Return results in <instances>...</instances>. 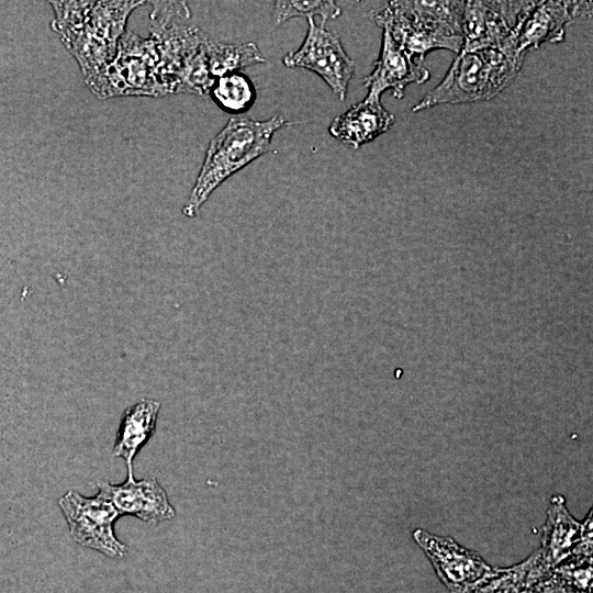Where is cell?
Returning a JSON list of instances; mask_svg holds the SVG:
<instances>
[{
	"label": "cell",
	"instance_id": "13",
	"mask_svg": "<svg viewBox=\"0 0 593 593\" xmlns=\"http://www.w3.org/2000/svg\"><path fill=\"white\" fill-rule=\"evenodd\" d=\"M428 78L429 71L423 61L403 51L383 29L380 55L373 70L363 78L367 97L380 99L385 90H391L393 97L402 99L409 85L423 83Z\"/></svg>",
	"mask_w": 593,
	"mask_h": 593
},
{
	"label": "cell",
	"instance_id": "2",
	"mask_svg": "<svg viewBox=\"0 0 593 593\" xmlns=\"http://www.w3.org/2000/svg\"><path fill=\"white\" fill-rule=\"evenodd\" d=\"M294 122L281 115L266 121L233 116L211 139L182 213L194 217L213 191L233 174L270 150L273 134Z\"/></svg>",
	"mask_w": 593,
	"mask_h": 593
},
{
	"label": "cell",
	"instance_id": "8",
	"mask_svg": "<svg viewBox=\"0 0 593 593\" xmlns=\"http://www.w3.org/2000/svg\"><path fill=\"white\" fill-rule=\"evenodd\" d=\"M309 29L302 45L284 55V66L305 68L320 76L336 97L344 101L355 61L345 52L337 33L329 31L326 23L316 24L307 18Z\"/></svg>",
	"mask_w": 593,
	"mask_h": 593
},
{
	"label": "cell",
	"instance_id": "12",
	"mask_svg": "<svg viewBox=\"0 0 593 593\" xmlns=\"http://www.w3.org/2000/svg\"><path fill=\"white\" fill-rule=\"evenodd\" d=\"M591 13V1H538L516 34V56L524 59L530 48L563 41L566 26L574 18L589 16Z\"/></svg>",
	"mask_w": 593,
	"mask_h": 593
},
{
	"label": "cell",
	"instance_id": "1",
	"mask_svg": "<svg viewBox=\"0 0 593 593\" xmlns=\"http://www.w3.org/2000/svg\"><path fill=\"white\" fill-rule=\"evenodd\" d=\"M144 1H51L52 29L78 63L90 90L114 59L132 11Z\"/></svg>",
	"mask_w": 593,
	"mask_h": 593
},
{
	"label": "cell",
	"instance_id": "17",
	"mask_svg": "<svg viewBox=\"0 0 593 593\" xmlns=\"http://www.w3.org/2000/svg\"><path fill=\"white\" fill-rule=\"evenodd\" d=\"M209 94L220 108L232 113L247 111L256 97L251 81L238 72L216 78Z\"/></svg>",
	"mask_w": 593,
	"mask_h": 593
},
{
	"label": "cell",
	"instance_id": "20",
	"mask_svg": "<svg viewBox=\"0 0 593 593\" xmlns=\"http://www.w3.org/2000/svg\"><path fill=\"white\" fill-rule=\"evenodd\" d=\"M522 593H585L572 585L555 570L526 580Z\"/></svg>",
	"mask_w": 593,
	"mask_h": 593
},
{
	"label": "cell",
	"instance_id": "4",
	"mask_svg": "<svg viewBox=\"0 0 593 593\" xmlns=\"http://www.w3.org/2000/svg\"><path fill=\"white\" fill-rule=\"evenodd\" d=\"M521 67L496 49H461L443 80L412 110L491 100L514 80Z\"/></svg>",
	"mask_w": 593,
	"mask_h": 593
},
{
	"label": "cell",
	"instance_id": "14",
	"mask_svg": "<svg viewBox=\"0 0 593 593\" xmlns=\"http://www.w3.org/2000/svg\"><path fill=\"white\" fill-rule=\"evenodd\" d=\"M393 123L394 115L383 108L380 99L366 97L337 115L328 131L343 144L357 149L385 133Z\"/></svg>",
	"mask_w": 593,
	"mask_h": 593
},
{
	"label": "cell",
	"instance_id": "16",
	"mask_svg": "<svg viewBox=\"0 0 593 593\" xmlns=\"http://www.w3.org/2000/svg\"><path fill=\"white\" fill-rule=\"evenodd\" d=\"M205 49L209 69L214 79L255 64L265 63L258 46L253 42L224 44L209 38Z\"/></svg>",
	"mask_w": 593,
	"mask_h": 593
},
{
	"label": "cell",
	"instance_id": "18",
	"mask_svg": "<svg viewBox=\"0 0 593 593\" xmlns=\"http://www.w3.org/2000/svg\"><path fill=\"white\" fill-rule=\"evenodd\" d=\"M529 557L519 563L494 568L463 593H522L526 585Z\"/></svg>",
	"mask_w": 593,
	"mask_h": 593
},
{
	"label": "cell",
	"instance_id": "5",
	"mask_svg": "<svg viewBox=\"0 0 593 593\" xmlns=\"http://www.w3.org/2000/svg\"><path fill=\"white\" fill-rule=\"evenodd\" d=\"M91 92L101 99L170 94L154 38H143L126 30L120 38L114 59Z\"/></svg>",
	"mask_w": 593,
	"mask_h": 593
},
{
	"label": "cell",
	"instance_id": "15",
	"mask_svg": "<svg viewBox=\"0 0 593 593\" xmlns=\"http://www.w3.org/2000/svg\"><path fill=\"white\" fill-rule=\"evenodd\" d=\"M160 406L157 400L142 399L126 407L121 416L112 456L124 460L127 478H135L134 459L155 433Z\"/></svg>",
	"mask_w": 593,
	"mask_h": 593
},
{
	"label": "cell",
	"instance_id": "19",
	"mask_svg": "<svg viewBox=\"0 0 593 593\" xmlns=\"http://www.w3.org/2000/svg\"><path fill=\"white\" fill-rule=\"evenodd\" d=\"M342 14L340 8L335 1H276L272 16L276 24H281L292 18L320 16L322 22L334 20Z\"/></svg>",
	"mask_w": 593,
	"mask_h": 593
},
{
	"label": "cell",
	"instance_id": "6",
	"mask_svg": "<svg viewBox=\"0 0 593 593\" xmlns=\"http://www.w3.org/2000/svg\"><path fill=\"white\" fill-rule=\"evenodd\" d=\"M538 1H465L463 51L496 49L523 64L515 53L516 34Z\"/></svg>",
	"mask_w": 593,
	"mask_h": 593
},
{
	"label": "cell",
	"instance_id": "9",
	"mask_svg": "<svg viewBox=\"0 0 593 593\" xmlns=\"http://www.w3.org/2000/svg\"><path fill=\"white\" fill-rule=\"evenodd\" d=\"M412 536L450 593L466 592L493 569L479 553L451 537L422 528H416Z\"/></svg>",
	"mask_w": 593,
	"mask_h": 593
},
{
	"label": "cell",
	"instance_id": "11",
	"mask_svg": "<svg viewBox=\"0 0 593 593\" xmlns=\"http://www.w3.org/2000/svg\"><path fill=\"white\" fill-rule=\"evenodd\" d=\"M98 494L108 500L121 516L131 515L146 523L158 524L175 517L165 489L155 477L127 478L121 484L98 482Z\"/></svg>",
	"mask_w": 593,
	"mask_h": 593
},
{
	"label": "cell",
	"instance_id": "3",
	"mask_svg": "<svg viewBox=\"0 0 593 593\" xmlns=\"http://www.w3.org/2000/svg\"><path fill=\"white\" fill-rule=\"evenodd\" d=\"M463 8L465 1H390L372 19L403 51L424 61L435 49H462Z\"/></svg>",
	"mask_w": 593,
	"mask_h": 593
},
{
	"label": "cell",
	"instance_id": "7",
	"mask_svg": "<svg viewBox=\"0 0 593 593\" xmlns=\"http://www.w3.org/2000/svg\"><path fill=\"white\" fill-rule=\"evenodd\" d=\"M58 506L78 545L111 559L125 557L127 547L114 533V523L121 515L108 500L98 493L88 497L69 490L58 500Z\"/></svg>",
	"mask_w": 593,
	"mask_h": 593
},
{
	"label": "cell",
	"instance_id": "10",
	"mask_svg": "<svg viewBox=\"0 0 593 593\" xmlns=\"http://www.w3.org/2000/svg\"><path fill=\"white\" fill-rule=\"evenodd\" d=\"M584 534V523L569 512L563 495L550 497L546 522L542 527L540 548L534 551L527 573L535 579L568 560L580 548Z\"/></svg>",
	"mask_w": 593,
	"mask_h": 593
}]
</instances>
